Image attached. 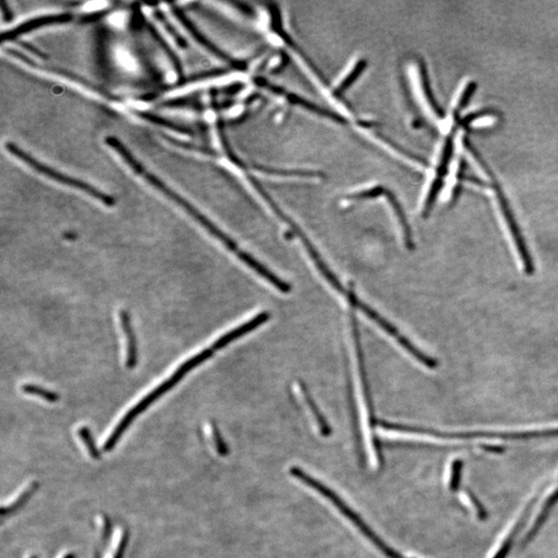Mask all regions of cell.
<instances>
[{
  "instance_id": "1",
  "label": "cell",
  "mask_w": 558,
  "mask_h": 558,
  "mask_svg": "<svg viewBox=\"0 0 558 558\" xmlns=\"http://www.w3.org/2000/svg\"><path fill=\"white\" fill-rule=\"evenodd\" d=\"M105 142H106V144L109 145L113 150H115L116 152L121 157V159H123V161L130 166V168H132L137 174L143 177L149 184L152 185L157 191L167 195L168 199L172 200L177 205L180 206V207L182 208L184 211H186L193 220H197L204 229H207L213 237L220 240L227 250L234 252L242 262L245 263L247 266H250V265L254 262V256L240 250L239 246L237 245V243H236L232 238H229L227 234L223 233L222 229H218L207 216H204V214L202 213L200 210H198L191 202L187 201L185 198L179 195L174 189L168 187L159 177L155 176L153 173L147 170V168L134 157V155L128 150V147L120 142L119 139L115 138V137H107V138H105Z\"/></svg>"
},
{
  "instance_id": "2",
  "label": "cell",
  "mask_w": 558,
  "mask_h": 558,
  "mask_svg": "<svg viewBox=\"0 0 558 558\" xmlns=\"http://www.w3.org/2000/svg\"><path fill=\"white\" fill-rule=\"evenodd\" d=\"M216 351V349H214V347L211 345V347H208V349L202 351L201 353L197 354L195 357L187 360L182 365L179 366L178 369H177L167 381L162 383L157 388L150 392L148 395L145 396L140 402H138L134 408H130V410L126 412L125 416L119 421L117 426L113 429L110 435L107 437L104 445H103V450H104L105 452H110L111 450H113L114 446L118 443L120 437L125 433L126 429L130 426V424L136 420L137 417L140 416L144 410H146L153 402L159 399L164 394L168 393L171 389L174 388L189 372H191V370L195 369V367H198V366L201 365L202 363L210 359Z\"/></svg>"
},
{
  "instance_id": "3",
  "label": "cell",
  "mask_w": 558,
  "mask_h": 558,
  "mask_svg": "<svg viewBox=\"0 0 558 558\" xmlns=\"http://www.w3.org/2000/svg\"><path fill=\"white\" fill-rule=\"evenodd\" d=\"M4 147H6V151L10 152L12 157H16V159H18L19 161L22 162V163L26 164L28 167L37 171L40 174L48 177V178L52 179V180L56 181V182L61 183V184L80 189V191H83V193L96 198V200L102 202L105 205L109 206V207L115 205V200H114V198H112L111 195L103 193V191L96 189L94 185L86 183L85 181L67 176V175H64L63 173L54 170L53 168L49 167V166L45 165L44 163H41V162L37 161V159L31 157L28 153L25 152L18 145L14 144V143L12 142H6V144H4Z\"/></svg>"
},
{
  "instance_id": "4",
  "label": "cell",
  "mask_w": 558,
  "mask_h": 558,
  "mask_svg": "<svg viewBox=\"0 0 558 558\" xmlns=\"http://www.w3.org/2000/svg\"><path fill=\"white\" fill-rule=\"evenodd\" d=\"M494 195H496V202H498V208H500V214H502L503 220H505V225H507V231H509V236L513 240L514 245H515L516 252L519 256L520 261L522 262L524 271L526 274L532 275L534 272V262L532 259V254H530V248L526 244L525 238L518 225L517 220H516L515 216L507 203V198L503 195V191H500L498 184L494 186Z\"/></svg>"
},
{
  "instance_id": "5",
  "label": "cell",
  "mask_w": 558,
  "mask_h": 558,
  "mask_svg": "<svg viewBox=\"0 0 558 558\" xmlns=\"http://www.w3.org/2000/svg\"><path fill=\"white\" fill-rule=\"evenodd\" d=\"M6 53L10 54V56L14 57V58L18 59V60L26 63V64L29 65L30 67H35V69H41V71H48V73H54V75L67 78V79L76 82V83L84 86V87L87 88V89L91 90L92 92H96V94H98V96H103V98H107V100L113 101V102H120V101H121L120 100L119 96H115V94H112V92L109 91V90L103 88L102 86L96 85V84L94 83V82L89 81V80L86 79V78L81 77V76L78 75V73H73V71H69V69L55 67V65L39 63L37 60H35V59L25 55L24 53L19 51V50L12 49V48H8V49L6 50Z\"/></svg>"
},
{
  "instance_id": "6",
  "label": "cell",
  "mask_w": 558,
  "mask_h": 558,
  "mask_svg": "<svg viewBox=\"0 0 558 558\" xmlns=\"http://www.w3.org/2000/svg\"><path fill=\"white\" fill-rule=\"evenodd\" d=\"M351 329H353L354 341H355L356 349H357L358 363H359L360 376H361L362 385H363L364 395H365L366 406L368 410V422L369 428L372 431V446H374V456L378 464L382 465L383 455L381 450L380 442L376 437L374 429L378 425L374 412V403H372V394H370L369 386H368L367 376H366L365 362H364L363 351H362L361 342H360L359 329H358L357 319L353 313H351Z\"/></svg>"
},
{
  "instance_id": "7",
  "label": "cell",
  "mask_w": 558,
  "mask_h": 558,
  "mask_svg": "<svg viewBox=\"0 0 558 558\" xmlns=\"http://www.w3.org/2000/svg\"><path fill=\"white\" fill-rule=\"evenodd\" d=\"M71 19H73V15L71 14L50 15V16L30 19V20L23 22L22 24L15 27V28L2 33L1 41L2 43L6 41H16L17 39L22 37L25 33L37 30V29L42 28V27L49 26V25L63 24V23L69 22Z\"/></svg>"
},
{
  "instance_id": "8",
  "label": "cell",
  "mask_w": 558,
  "mask_h": 558,
  "mask_svg": "<svg viewBox=\"0 0 558 558\" xmlns=\"http://www.w3.org/2000/svg\"><path fill=\"white\" fill-rule=\"evenodd\" d=\"M172 12L176 17L177 20L183 25L184 27L185 30L193 37L197 43H199L200 45L203 46L206 50L210 52V53L213 54L218 58L222 59L223 61H227L229 63H234L233 59L231 58L229 55L225 53V52L222 51L220 48L216 47L214 44H212L199 29L195 27V25L187 18L186 15L180 10V8H177V6H172Z\"/></svg>"
},
{
  "instance_id": "9",
  "label": "cell",
  "mask_w": 558,
  "mask_h": 558,
  "mask_svg": "<svg viewBox=\"0 0 558 558\" xmlns=\"http://www.w3.org/2000/svg\"><path fill=\"white\" fill-rule=\"evenodd\" d=\"M120 323L122 330L126 337V366L130 369L136 367L138 362V349H137V339L134 328L130 323V315L128 311H120Z\"/></svg>"
},
{
  "instance_id": "10",
  "label": "cell",
  "mask_w": 558,
  "mask_h": 558,
  "mask_svg": "<svg viewBox=\"0 0 558 558\" xmlns=\"http://www.w3.org/2000/svg\"><path fill=\"white\" fill-rule=\"evenodd\" d=\"M300 389L303 398H304L307 406H308L309 410H311V414H313V416L315 417V421H317V427H319L320 433H321V435H323V437H330L332 433L331 427H330V425L328 424L325 416L322 414L321 410H320L319 406H317V402L315 401L313 396H311V394L309 393L306 385H305L303 382H300Z\"/></svg>"
},
{
  "instance_id": "11",
  "label": "cell",
  "mask_w": 558,
  "mask_h": 558,
  "mask_svg": "<svg viewBox=\"0 0 558 558\" xmlns=\"http://www.w3.org/2000/svg\"><path fill=\"white\" fill-rule=\"evenodd\" d=\"M134 115L138 117L142 118L145 121L150 122V123L155 124V125L163 126V128H168V130H175V132H180L182 134H193L191 128L187 126L181 125V124L175 123L171 120L166 119V118L161 117L157 114L151 113L148 111L134 110Z\"/></svg>"
},
{
  "instance_id": "12",
  "label": "cell",
  "mask_w": 558,
  "mask_h": 558,
  "mask_svg": "<svg viewBox=\"0 0 558 558\" xmlns=\"http://www.w3.org/2000/svg\"><path fill=\"white\" fill-rule=\"evenodd\" d=\"M39 487V484L37 482L33 481L30 483L27 484L20 492H19L18 496H16V498L14 500H12V502L6 503L2 507L1 509V514L2 515H10V514L15 513L17 509H20L24 503H26L27 500H29L31 496L35 494V490L37 489Z\"/></svg>"
},
{
  "instance_id": "13",
  "label": "cell",
  "mask_w": 558,
  "mask_h": 558,
  "mask_svg": "<svg viewBox=\"0 0 558 558\" xmlns=\"http://www.w3.org/2000/svg\"><path fill=\"white\" fill-rule=\"evenodd\" d=\"M78 435H79L81 441L83 442L84 446H85L89 456L91 457L92 459H94V460L101 459L100 451L96 448V443H94V437H92L89 428L85 426L80 427V428L78 429Z\"/></svg>"
},
{
  "instance_id": "14",
  "label": "cell",
  "mask_w": 558,
  "mask_h": 558,
  "mask_svg": "<svg viewBox=\"0 0 558 558\" xmlns=\"http://www.w3.org/2000/svg\"><path fill=\"white\" fill-rule=\"evenodd\" d=\"M128 543V532L124 528H120L113 541L110 555L109 558H122Z\"/></svg>"
},
{
  "instance_id": "15",
  "label": "cell",
  "mask_w": 558,
  "mask_h": 558,
  "mask_svg": "<svg viewBox=\"0 0 558 558\" xmlns=\"http://www.w3.org/2000/svg\"><path fill=\"white\" fill-rule=\"evenodd\" d=\"M22 391L24 393L29 394V395L39 396L40 398L48 402H56L59 399V396L57 395L55 392L47 390V389L42 388V387L37 386V385H24V386H22Z\"/></svg>"
},
{
  "instance_id": "16",
  "label": "cell",
  "mask_w": 558,
  "mask_h": 558,
  "mask_svg": "<svg viewBox=\"0 0 558 558\" xmlns=\"http://www.w3.org/2000/svg\"><path fill=\"white\" fill-rule=\"evenodd\" d=\"M155 18H157V20H159V22H161L162 24L164 25V27H165L166 30L168 31V35H170L171 37H172L173 39L175 40V42H176V43L178 44V45L180 46V47L182 48L187 47L186 42H185V40L183 39V37H181V35H179L178 30H177V29L175 28L174 26H173L172 23H171L170 21H168V19L166 18L165 15H164L163 12H161V10H155Z\"/></svg>"
},
{
  "instance_id": "17",
  "label": "cell",
  "mask_w": 558,
  "mask_h": 558,
  "mask_svg": "<svg viewBox=\"0 0 558 558\" xmlns=\"http://www.w3.org/2000/svg\"><path fill=\"white\" fill-rule=\"evenodd\" d=\"M210 437H211L212 444H213L216 452H218L220 456H227V452H229L227 444L223 441L220 429H218V425L214 422L210 423Z\"/></svg>"
},
{
  "instance_id": "18",
  "label": "cell",
  "mask_w": 558,
  "mask_h": 558,
  "mask_svg": "<svg viewBox=\"0 0 558 558\" xmlns=\"http://www.w3.org/2000/svg\"><path fill=\"white\" fill-rule=\"evenodd\" d=\"M150 30L151 33H152V35L155 37V39L157 40L159 44H161L162 47H163V49L165 50L166 53L168 54V58H170V60L172 61L173 65H174L177 73H178L179 77L181 78V76L183 75V69L182 67H181V62L178 59V56H177L176 54L172 51V49L168 47L167 44H166V42H164V40L162 39L161 35L157 33V31L155 30L153 27H150Z\"/></svg>"
},
{
  "instance_id": "19",
  "label": "cell",
  "mask_w": 558,
  "mask_h": 558,
  "mask_svg": "<svg viewBox=\"0 0 558 558\" xmlns=\"http://www.w3.org/2000/svg\"><path fill=\"white\" fill-rule=\"evenodd\" d=\"M164 138L167 139L168 142L172 143V144L176 145V146L178 147H181V148L187 149V150L195 151V152L205 153V155H216V152L209 150V149L202 148V147L197 146V145L191 144V143L182 142V141L175 140V139H172L171 138V137L168 136H164Z\"/></svg>"
},
{
  "instance_id": "20",
  "label": "cell",
  "mask_w": 558,
  "mask_h": 558,
  "mask_svg": "<svg viewBox=\"0 0 558 558\" xmlns=\"http://www.w3.org/2000/svg\"><path fill=\"white\" fill-rule=\"evenodd\" d=\"M461 465L462 464H461L460 461L453 462L450 478V489L452 490V491H455V490L458 488L459 479H460L459 476H460Z\"/></svg>"
},
{
  "instance_id": "21",
  "label": "cell",
  "mask_w": 558,
  "mask_h": 558,
  "mask_svg": "<svg viewBox=\"0 0 558 558\" xmlns=\"http://www.w3.org/2000/svg\"><path fill=\"white\" fill-rule=\"evenodd\" d=\"M1 8H2V16H3L4 20L6 21L12 20V12H10V10H8V8H6V2L2 1Z\"/></svg>"
},
{
  "instance_id": "22",
  "label": "cell",
  "mask_w": 558,
  "mask_h": 558,
  "mask_svg": "<svg viewBox=\"0 0 558 558\" xmlns=\"http://www.w3.org/2000/svg\"><path fill=\"white\" fill-rule=\"evenodd\" d=\"M61 558H75V555H73V553L69 552V553H65V555H63V557H61Z\"/></svg>"
},
{
  "instance_id": "23",
  "label": "cell",
  "mask_w": 558,
  "mask_h": 558,
  "mask_svg": "<svg viewBox=\"0 0 558 558\" xmlns=\"http://www.w3.org/2000/svg\"><path fill=\"white\" fill-rule=\"evenodd\" d=\"M29 558H37V557H29Z\"/></svg>"
}]
</instances>
